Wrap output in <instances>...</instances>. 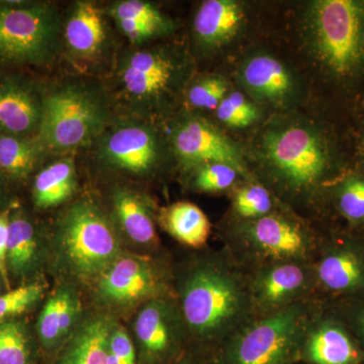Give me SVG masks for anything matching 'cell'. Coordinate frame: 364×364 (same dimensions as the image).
Segmentation results:
<instances>
[{"instance_id": "cell-1", "label": "cell", "mask_w": 364, "mask_h": 364, "mask_svg": "<svg viewBox=\"0 0 364 364\" xmlns=\"http://www.w3.org/2000/svg\"><path fill=\"white\" fill-rule=\"evenodd\" d=\"M251 308L243 280L219 262L195 265L179 287V310L186 331L200 341L229 338L245 325Z\"/></svg>"}, {"instance_id": "cell-2", "label": "cell", "mask_w": 364, "mask_h": 364, "mask_svg": "<svg viewBox=\"0 0 364 364\" xmlns=\"http://www.w3.org/2000/svg\"><path fill=\"white\" fill-rule=\"evenodd\" d=\"M54 250L61 267L80 280H97L122 254L111 223L87 200L73 203L60 217Z\"/></svg>"}, {"instance_id": "cell-3", "label": "cell", "mask_w": 364, "mask_h": 364, "mask_svg": "<svg viewBox=\"0 0 364 364\" xmlns=\"http://www.w3.org/2000/svg\"><path fill=\"white\" fill-rule=\"evenodd\" d=\"M308 306H287L249 323L226 339L215 364H293L301 358Z\"/></svg>"}, {"instance_id": "cell-4", "label": "cell", "mask_w": 364, "mask_h": 364, "mask_svg": "<svg viewBox=\"0 0 364 364\" xmlns=\"http://www.w3.org/2000/svg\"><path fill=\"white\" fill-rule=\"evenodd\" d=\"M58 14L47 4H0V61L42 65L56 53Z\"/></svg>"}, {"instance_id": "cell-5", "label": "cell", "mask_w": 364, "mask_h": 364, "mask_svg": "<svg viewBox=\"0 0 364 364\" xmlns=\"http://www.w3.org/2000/svg\"><path fill=\"white\" fill-rule=\"evenodd\" d=\"M267 161L289 188L318 186L331 169V155L322 136L312 128L291 124L269 132L263 141Z\"/></svg>"}, {"instance_id": "cell-6", "label": "cell", "mask_w": 364, "mask_h": 364, "mask_svg": "<svg viewBox=\"0 0 364 364\" xmlns=\"http://www.w3.org/2000/svg\"><path fill=\"white\" fill-rule=\"evenodd\" d=\"M104 123V109L93 93L63 88L43 100L40 142L55 151L75 149L90 142Z\"/></svg>"}, {"instance_id": "cell-7", "label": "cell", "mask_w": 364, "mask_h": 364, "mask_svg": "<svg viewBox=\"0 0 364 364\" xmlns=\"http://www.w3.org/2000/svg\"><path fill=\"white\" fill-rule=\"evenodd\" d=\"M312 21L316 47L325 65L339 76L351 74L363 57L364 2L321 0L313 4Z\"/></svg>"}, {"instance_id": "cell-8", "label": "cell", "mask_w": 364, "mask_h": 364, "mask_svg": "<svg viewBox=\"0 0 364 364\" xmlns=\"http://www.w3.org/2000/svg\"><path fill=\"white\" fill-rule=\"evenodd\" d=\"M186 328L179 306L168 298L143 304L134 321L140 364H168L183 354Z\"/></svg>"}, {"instance_id": "cell-9", "label": "cell", "mask_w": 364, "mask_h": 364, "mask_svg": "<svg viewBox=\"0 0 364 364\" xmlns=\"http://www.w3.org/2000/svg\"><path fill=\"white\" fill-rule=\"evenodd\" d=\"M97 294L111 306L145 304L167 298L164 275L152 261L136 255H121L97 280Z\"/></svg>"}, {"instance_id": "cell-10", "label": "cell", "mask_w": 364, "mask_h": 364, "mask_svg": "<svg viewBox=\"0 0 364 364\" xmlns=\"http://www.w3.org/2000/svg\"><path fill=\"white\" fill-rule=\"evenodd\" d=\"M242 240L254 255L269 262L306 261L312 252V240L298 223L270 214L244 223Z\"/></svg>"}, {"instance_id": "cell-11", "label": "cell", "mask_w": 364, "mask_h": 364, "mask_svg": "<svg viewBox=\"0 0 364 364\" xmlns=\"http://www.w3.org/2000/svg\"><path fill=\"white\" fill-rule=\"evenodd\" d=\"M315 279L306 261H277L261 267L248 287L251 305L265 315L299 303Z\"/></svg>"}, {"instance_id": "cell-12", "label": "cell", "mask_w": 364, "mask_h": 364, "mask_svg": "<svg viewBox=\"0 0 364 364\" xmlns=\"http://www.w3.org/2000/svg\"><path fill=\"white\" fill-rule=\"evenodd\" d=\"M174 150L186 168L208 163H226L248 178L246 163L238 146L203 119L184 122L173 136Z\"/></svg>"}, {"instance_id": "cell-13", "label": "cell", "mask_w": 364, "mask_h": 364, "mask_svg": "<svg viewBox=\"0 0 364 364\" xmlns=\"http://www.w3.org/2000/svg\"><path fill=\"white\" fill-rule=\"evenodd\" d=\"M176 69L174 60L162 51L134 53L124 60L119 73L124 97L136 107L152 104L169 90Z\"/></svg>"}, {"instance_id": "cell-14", "label": "cell", "mask_w": 364, "mask_h": 364, "mask_svg": "<svg viewBox=\"0 0 364 364\" xmlns=\"http://www.w3.org/2000/svg\"><path fill=\"white\" fill-rule=\"evenodd\" d=\"M301 359L310 364H364V349L346 326L322 318L309 325Z\"/></svg>"}, {"instance_id": "cell-15", "label": "cell", "mask_w": 364, "mask_h": 364, "mask_svg": "<svg viewBox=\"0 0 364 364\" xmlns=\"http://www.w3.org/2000/svg\"><path fill=\"white\" fill-rule=\"evenodd\" d=\"M316 282L333 294L364 301V245L354 241L325 251L314 267Z\"/></svg>"}, {"instance_id": "cell-16", "label": "cell", "mask_w": 364, "mask_h": 364, "mask_svg": "<svg viewBox=\"0 0 364 364\" xmlns=\"http://www.w3.org/2000/svg\"><path fill=\"white\" fill-rule=\"evenodd\" d=\"M102 157L112 166L134 174H146L159 160L156 136L146 127L128 124L112 132L102 147Z\"/></svg>"}, {"instance_id": "cell-17", "label": "cell", "mask_w": 364, "mask_h": 364, "mask_svg": "<svg viewBox=\"0 0 364 364\" xmlns=\"http://www.w3.org/2000/svg\"><path fill=\"white\" fill-rule=\"evenodd\" d=\"M80 314V301L75 289L64 284L46 301L38 318L37 331L48 350L62 348L72 336Z\"/></svg>"}, {"instance_id": "cell-18", "label": "cell", "mask_w": 364, "mask_h": 364, "mask_svg": "<svg viewBox=\"0 0 364 364\" xmlns=\"http://www.w3.org/2000/svg\"><path fill=\"white\" fill-rule=\"evenodd\" d=\"M42 102L28 85L13 80L0 81V132L26 136L39 130Z\"/></svg>"}, {"instance_id": "cell-19", "label": "cell", "mask_w": 364, "mask_h": 364, "mask_svg": "<svg viewBox=\"0 0 364 364\" xmlns=\"http://www.w3.org/2000/svg\"><path fill=\"white\" fill-rule=\"evenodd\" d=\"M112 322L105 316L85 318L62 347L57 364H111L109 336Z\"/></svg>"}, {"instance_id": "cell-20", "label": "cell", "mask_w": 364, "mask_h": 364, "mask_svg": "<svg viewBox=\"0 0 364 364\" xmlns=\"http://www.w3.org/2000/svg\"><path fill=\"white\" fill-rule=\"evenodd\" d=\"M239 79L258 100H284L294 88L289 70L282 62L268 55H257L247 60L239 72Z\"/></svg>"}, {"instance_id": "cell-21", "label": "cell", "mask_w": 364, "mask_h": 364, "mask_svg": "<svg viewBox=\"0 0 364 364\" xmlns=\"http://www.w3.org/2000/svg\"><path fill=\"white\" fill-rule=\"evenodd\" d=\"M244 11L232 0H207L200 4L193 21L198 41L207 47H219L233 39L243 23Z\"/></svg>"}, {"instance_id": "cell-22", "label": "cell", "mask_w": 364, "mask_h": 364, "mask_svg": "<svg viewBox=\"0 0 364 364\" xmlns=\"http://www.w3.org/2000/svg\"><path fill=\"white\" fill-rule=\"evenodd\" d=\"M107 39V28L102 11L95 4H76L65 26V40L70 51L79 58L97 56Z\"/></svg>"}, {"instance_id": "cell-23", "label": "cell", "mask_w": 364, "mask_h": 364, "mask_svg": "<svg viewBox=\"0 0 364 364\" xmlns=\"http://www.w3.org/2000/svg\"><path fill=\"white\" fill-rule=\"evenodd\" d=\"M112 205L119 227L132 241L139 245L157 242L152 212L142 196L131 189L119 188L112 196Z\"/></svg>"}, {"instance_id": "cell-24", "label": "cell", "mask_w": 364, "mask_h": 364, "mask_svg": "<svg viewBox=\"0 0 364 364\" xmlns=\"http://www.w3.org/2000/svg\"><path fill=\"white\" fill-rule=\"evenodd\" d=\"M159 222L167 233L189 247H202L210 236V223L195 203L179 202L163 208Z\"/></svg>"}, {"instance_id": "cell-25", "label": "cell", "mask_w": 364, "mask_h": 364, "mask_svg": "<svg viewBox=\"0 0 364 364\" xmlns=\"http://www.w3.org/2000/svg\"><path fill=\"white\" fill-rule=\"evenodd\" d=\"M39 255V238L33 223L23 214H14L9 221L7 241L9 273L14 277H25L37 267Z\"/></svg>"}, {"instance_id": "cell-26", "label": "cell", "mask_w": 364, "mask_h": 364, "mask_svg": "<svg viewBox=\"0 0 364 364\" xmlns=\"http://www.w3.org/2000/svg\"><path fill=\"white\" fill-rule=\"evenodd\" d=\"M77 186L75 166L70 159L52 163L38 174L33 184V200L40 208L61 205L74 195Z\"/></svg>"}, {"instance_id": "cell-27", "label": "cell", "mask_w": 364, "mask_h": 364, "mask_svg": "<svg viewBox=\"0 0 364 364\" xmlns=\"http://www.w3.org/2000/svg\"><path fill=\"white\" fill-rule=\"evenodd\" d=\"M40 151V144L28 136L0 134V170L23 178L35 168Z\"/></svg>"}, {"instance_id": "cell-28", "label": "cell", "mask_w": 364, "mask_h": 364, "mask_svg": "<svg viewBox=\"0 0 364 364\" xmlns=\"http://www.w3.org/2000/svg\"><path fill=\"white\" fill-rule=\"evenodd\" d=\"M32 363V346L25 326L14 321L0 323V364Z\"/></svg>"}, {"instance_id": "cell-29", "label": "cell", "mask_w": 364, "mask_h": 364, "mask_svg": "<svg viewBox=\"0 0 364 364\" xmlns=\"http://www.w3.org/2000/svg\"><path fill=\"white\" fill-rule=\"evenodd\" d=\"M114 20H130L149 28L155 36L168 32L171 23L159 9L141 0H124L112 6L111 11Z\"/></svg>"}, {"instance_id": "cell-30", "label": "cell", "mask_w": 364, "mask_h": 364, "mask_svg": "<svg viewBox=\"0 0 364 364\" xmlns=\"http://www.w3.org/2000/svg\"><path fill=\"white\" fill-rule=\"evenodd\" d=\"M272 196L259 184L249 183L237 189L233 195L235 214L244 221H253L272 214Z\"/></svg>"}, {"instance_id": "cell-31", "label": "cell", "mask_w": 364, "mask_h": 364, "mask_svg": "<svg viewBox=\"0 0 364 364\" xmlns=\"http://www.w3.org/2000/svg\"><path fill=\"white\" fill-rule=\"evenodd\" d=\"M335 200L340 214L350 224H364V177L345 179L335 191Z\"/></svg>"}, {"instance_id": "cell-32", "label": "cell", "mask_w": 364, "mask_h": 364, "mask_svg": "<svg viewBox=\"0 0 364 364\" xmlns=\"http://www.w3.org/2000/svg\"><path fill=\"white\" fill-rule=\"evenodd\" d=\"M215 112L218 119L231 128H247L259 117L257 107L238 91L227 95Z\"/></svg>"}, {"instance_id": "cell-33", "label": "cell", "mask_w": 364, "mask_h": 364, "mask_svg": "<svg viewBox=\"0 0 364 364\" xmlns=\"http://www.w3.org/2000/svg\"><path fill=\"white\" fill-rule=\"evenodd\" d=\"M238 170L226 163H208L198 167L193 184L202 193H221L234 186Z\"/></svg>"}, {"instance_id": "cell-34", "label": "cell", "mask_w": 364, "mask_h": 364, "mask_svg": "<svg viewBox=\"0 0 364 364\" xmlns=\"http://www.w3.org/2000/svg\"><path fill=\"white\" fill-rule=\"evenodd\" d=\"M44 294L41 284H28L0 296V323L30 310Z\"/></svg>"}, {"instance_id": "cell-35", "label": "cell", "mask_w": 364, "mask_h": 364, "mask_svg": "<svg viewBox=\"0 0 364 364\" xmlns=\"http://www.w3.org/2000/svg\"><path fill=\"white\" fill-rule=\"evenodd\" d=\"M229 90L227 81L219 76H208L198 80L188 90V104L196 109H217Z\"/></svg>"}, {"instance_id": "cell-36", "label": "cell", "mask_w": 364, "mask_h": 364, "mask_svg": "<svg viewBox=\"0 0 364 364\" xmlns=\"http://www.w3.org/2000/svg\"><path fill=\"white\" fill-rule=\"evenodd\" d=\"M109 358L111 364H140L135 342L123 326L114 321L109 336Z\"/></svg>"}, {"instance_id": "cell-37", "label": "cell", "mask_w": 364, "mask_h": 364, "mask_svg": "<svg viewBox=\"0 0 364 364\" xmlns=\"http://www.w3.org/2000/svg\"><path fill=\"white\" fill-rule=\"evenodd\" d=\"M9 221L11 217L9 214L0 215V275L6 282L7 289L9 284V269L6 264L7 241H9Z\"/></svg>"}, {"instance_id": "cell-38", "label": "cell", "mask_w": 364, "mask_h": 364, "mask_svg": "<svg viewBox=\"0 0 364 364\" xmlns=\"http://www.w3.org/2000/svg\"><path fill=\"white\" fill-rule=\"evenodd\" d=\"M350 329L364 349V301H360V304L352 311Z\"/></svg>"}, {"instance_id": "cell-39", "label": "cell", "mask_w": 364, "mask_h": 364, "mask_svg": "<svg viewBox=\"0 0 364 364\" xmlns=\"http://www.w3.org/2000/svg\"><path fill=\"white\" fill-rule=\"evenodd\" d=\"M168 364H203L200 363L198 359L193 358V356L188 355L186 354V352H183L182 355L179 356L178 358L176 359V360L172 361Z\"/></svg>"}, {"instance_id": "cell-40", "label": "cell", "mask_w": 364, "mask_h": 364, "mask_svg": "<svg viewBox=\"0 0 364 364\" xmlns=\"http://www.w3.org/2000/svg\"><path fill=\"white\" fill-rule=\"evenodd\" d=\"M360 44H361V52H363V56L364 57V21H363V28H361Z\"/></svg>"}, {"instance_id": "cell-41", "label": "cell", "mask_w": 364, "mask_h": 364, "mask_svg": "<svg viewBox=\"0 0 364 364\" xmlns=\"http://www.w3.org/2000/svg\"><path fill=\"white\" fill-rule=\"evenodd\" d=\"M1 198H2V189H1V186H0V200H1Z\"/></svg>"}]
</instances>
